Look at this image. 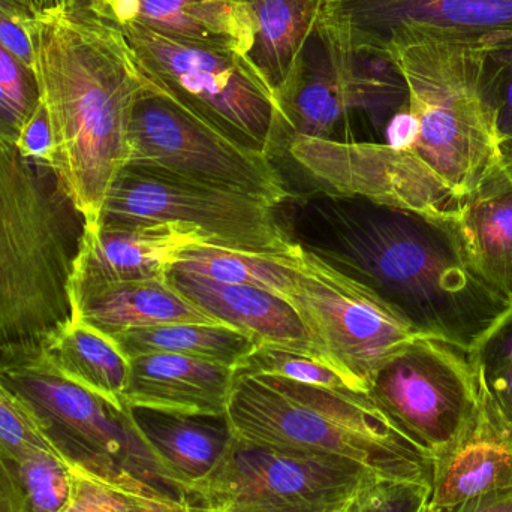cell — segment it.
<instances>
[{
	"label": "cell",
	"instance_id": "obj_1",
	"mask_svg": "<svg viewBox=\"0 0 512 512\" xmlns=\"http://www.w3.org/2000/svg\"><path fill=\"white\" fill-rule=\"evenodd\" d=\"M291 207L292 243L372 289L420 336L469 352L511 307L469 265L454 215L334 192Z\"/></svg>",
	"mask_w": 512,
	"mask_h": 512
},
{
	"label": "cell",
	"instance_id": "obj_2",
	"mask_svg": "<svg viewBox=\"0 0 512 512\" xmlns=\"http://www.w3.org/2000/svg\"><path fill=\"white\" fill-rule=\"evenodd\" d=\"M24 23L50 119L54 168L86 224H96L128 164L132 113L146 78L111 21L44 8Z\"/></svg>",
	"mask_w": 512,
	"mask_h": 512
},
{
	"label": "cell",
	"instance_id": "obj_3",
	"mask_svg": "<svg viewBox=\"0 0 512 512\" xmlns=\"http://www.w3.org/2000/svg\"><path fill=\"white\" fill-rule=\"evenodd\" d=\"M84 231L57 171L0 140V361L42 354L74 318Z\"/></svg>",
	"mask_w": 512,
	"mask_h": 512
},
{
	"label": "cell",
	"instance_id": "obj_4",
	"mask_svg": "<svg viewBox=\"0 0 512 512\" xmlns=\"http://www.w3.org/2000/svg\"><path fill=\"white\" fill-rule=\"evenodd\" d=\"M486 44L420 26L388 35L384 53L408 90L409 131L391 141L456 197L468 195L501 156L484 92Z\"/></svg>",
	"mask_w": 512,
	"mask_h": 512
},
{
	"label": "cell",
	"instance_id": "obj_5",
	"mask_svg": "<svg viewBox=\"0 0 512 512\" xmlns=\"http://www.w3.org/2000/svg\"><path fill=\"white\" fill-rule=\"evenodd\" d=\"M227 417L239 438L342 457L385 480L432 487L433 457L366 393L236 370Z\"/></svg>",
	"mask_w": 512,
	"mask_h": 512
},
{
	"label": "cell",
	"instance_id": "obj_6",
	"mask_svg": "<svg viewBox=\"0 0 512 512\" xmlns=\"http://www.w3.org/2000/svg\"><path fill=\"white\" fill-rule=\"evenodd\" d=\"M0 381L75 471L149 501L188 504L186 493L144 441L128 406L66 378L44 352L0 361Z\"/></svg>",
	"mask_w": 512,
	"mask_h": 512
},
{
	"label": "cell",
	"instance_id": "obj_7",
	"mask_svg": "<svg viewBox=\"0 0 512 512\" xmlns=\"http://www.w3.org/2000/svg\"><path fill=\"white\" fill-rule=\"evenodd\" d=\"M117 27L147 83L195 119L268 158L286 146L288 126L276 99L243 54L135 24Z\"/></svg>",
	"mask_w": 512,
	"mask_h": 512
},
{
	"label": "cell",
	"instance_id": "obj_8",
	"mask_svg": "<svg viewBox=\"0 0 512 512\" xmlns=\"http://www.w3.org/2000/svg\"><path fill=\"white\" fill-rule=\"evenodd\" d=\"M276 102L289 135L333 140L355 111L379 122L405 113L408 90L387 53L355 50L324 8Z\"/></svg>",
	"mask_w": 512,
	"mask_h": 512
},
{
	"label": "cell",
	"instance_id": "obj_9",
	"mask_svg": "<svg viewBox=\"0 0 512 512\" xmlns=\"http://www.w3.org/2000/svg\"><path fill=\"white\" fill-rule=\"evenodd\" d=\"M277 207L186 180L126 165L114 180L96 224H183L207 246L252 255H285L295 248Z\"/></svg>",
	"mask_w": 512,
	"mask_h": 512
},
{
	"label": "cell",
	"instance_id": "obj_10",
	"mask_svg": "<svg viewBox=\"0 0 512 512\" xmlns=\"http://www.w3.org/2000/svg\"><path fill=\"white\" fill-rule=\"evenodd\" d=\"M126 165L274 207L291 197L271 158L222 137L149 83L132 113Z\"/></svg>",
	"mask_w": 512,
	"mask_h": 512
},
{
	"label": "cell",
	"instance_id": "obj_11",
	"mask_svg": "<svg viewBox=\"0 0 512 512\" xmlns=\"http://www.w3.org/2000/svg\"><path fill=\"white\" fill-rule=\"evenodd\" d=\"M366 394L433 459L465 435L481 400L468 352L426 336H415L385 361Z\"/></svg>",
	"mask_w": 512,
	"mask_h": 512
},
{
	"label": "cell",
	"instance_id": "obj_12",
	"mask_svg": "<svg viewBox=\"0 0 512 512\" xmlns=\"http://www.w3.org/2000/svg\"><path fill=\"white\" fill-rule=\"evenodd\" d=\"M288 301L339 372L367 391L379 367L415 336L372 289L295 245Z\"/></svg>",
	"mask_w": 512,
	"mask_h": 512
},
{
	"label": "cell",
	"instance_id": "obj_13",
	"mask_svg": "<svg viewBox=\"0 0 512 512\" xmlns=\"http://www.w3.org/2000/svg\"><path fill=\"white\" fill-rule=\"evenodd\" d=\"M342 457L274 447L234 435L209 477L188 493L189 507H285L348 501L378 480Z\"/></svg>",
	"mask_w": 512,
	"mask_h": 512
},
{
	"label": "cell",
	"instance_id": "obj_14",
	"mask_svg": "<svg viewBox=\"0 0 512 512\" xmlns=\"http://www.w3.org/2000/svg\"><path fill=\"white\" fill-rule=\"evenodd\" d=\"M325 14L355 50L384 53L397 27L420 26L492 44L512 36V0H327Z\"/></svg>",
	"mask_w": 512,
	"mask_h": 512
},
{
	"label": "cell",
	"instance_id": "obj_15",
	"mask_svg": "<svg viewBox=\"0 0 512 512\" xmlns=\"http://www.w3.org/2000/svg\"><path fill=\"white\" fill-rule=\"evenodd\" d=\"M167 280L201 312L219 324L248 334L259 345L288 349L336 367L300 313L285 298L255 286L216 282L173 268L168 271Z\"/></svg>",
	"mask_w": 512,
	"mask_h": 512
},
{
	"label": "cell",
	"instance_id": "obj_16",
	"mask_svg": "<svg viewBox=\"0 0 512 512\" xmlns=\"http://www.w3.org/2000/svg\"><path fill=\"white\" fill-rule=\"evenodd\" d=\"M200 245L206 239L183 224H86L72 286L165 279L183 251Z\"/></svg>",
	"mask_w": 512,
	"mask_h": 512
},
{
	"label": "cell",
	"instance_id": "obj_17",
	"mask_svg": "<svg viewBox=\"0 0 512 512\" xmlns=\"http://www.w3.org/2000/svg\"><path fill=\"white\" fill-rule=\"evenodd\" d=\"M480 409L465 435L433 459L426 510H450L512 489V432L480 388Z\"/></svg>",
	"mask_w": 512,
	"mask_h": 512
},
{
	"label": "cell",
	"instance_id": "obj_18",
	"mask_svg": "<svg viewBox=\"0 0 512 512\" xmlns=\"http://www.w3.org/2000/svg\"><path fill=\"white\" fill-rule=\"evenodd\" d=\"M463 254L480 279L512 306V155H501L453 216Z\"/></svg>",
	"mask_w": 512,
	"mask_h": 512
},
{
	"label": "cell",
	"instance_id": "obj_19",
	"mask_svg": "<svg viewBox=\"0 0 512 512\" xmlns=\"http://www.w3.org/2000/svg\"><path fill=\"white\" fill-rule=\"evenodd\" d=\"M236 369L176 354L129 358L123 402L128 408L227 415Z\"/></svg>",
	"mask_w": 512,
	"mask_h": 512
},
{
	"label": "cell",
	"instance_id": "obj_20",
	"mask_svg": "<svg viewBox=\"0 0 512 512\" xmlns=\"http://www.w3.org/2000/svg\"><path fill=\"white\" fill-rule=\"evenodd\" d=\"M104 20L231 48L246 57L252 42L245 0H101Z\"/></svg>",
	"mask_w": 512,
	"mask_h": 512
},
{
	"label": "cell",
	"instance_id": "obj_21",
	"mask_svg": "<svg viewBox=\"0 0 512 512\" xmlns=\"http://www.w3.org/2000/svg\"><path fill=\"white\" fill-rule=\"evenodd\" d=\"M74 318L113 337L165 324H219L165 279L72 286ZM224 325V324H222Z\"/></svg>",
	"mask_w": 512,
	"mask_h": 512
},
{
	"label": "cell",
	"instance_id": "obj_22",
	"mask_svg": "<svg viewBox=\"0 0 512 512\" xmlns=\"http://www.w3.org/2000/svg\"><path fill=\"white\" fill-rule=\"evenodd\" d=\"M129 409L156 460L186 498L192 487L212 474L234 436L227 415Z\"/></svg>",
	"mask_w": 512,
	"mask_h": 512
},
{
	"label": "cell",
	"instance_id": "obj_23",
	"mask_svg": "<svg viewBox=\"0 0 512 512\" xmlns=\"http://www.w3.org/2000/svg\"><path fill=\"white\" fill-rule=\"evenodd\" d=\"M325 3L327 0H245L252 30L246 59L274 99L294 72Z\"/></svg>",
	"mask_w": 512,
	"mask_h": 512
},
{
	"label": "cell",
	"instance_id": "obj_24",
	"mask_svg": "<svg viewBox=\"0 0 512 512\" xmlns=\"http://www.w3.org/2000/svg\"><path fill=\"white\" fill-rule=\"evenodd\" d=\"M44 355L66 378L117 405H125L129 358L107 334L72 318L51 340Z\"/></svg>",
	"mask_w": 512,
	"mask_h": 512
},
{
	"label": "cell",
	"instance_id": "obj_25",
	"mask_svg": "<svg viewBox=\"0 0 512 512\" xmlns=\"http://www.w3.org/2000/svg\"><path fill=\"white\" fill-rule=\"evenodd\" d=\"M131 358L143 354H176L239 369L259 343L222 324H165L125 331L111 337Z\"/></svg>",
	"mask_w": 512,
	"mask_h": 512
},
{
	"label": "cell",
	"instance_id": "obj_26",
	"mask_svg": "<svg viewBox=\"0 0 512 512\" xmlns=\"http://www.w3.org/2000/svg\"><path fill=\"white\" fill-rule=\"evenodd\" d=\"M289 254H242L200 245L183 251L179 261L171 268L216 282L255 286L288 300L294 280V268Z\"/></svg>",
	"mask_w": 512,
	"mask_h": 512
},
{
	"label": "cell",
	"instance_id": "obj_27",
	"mask_svg": "<svg viewBox=\"0 0 512 512\" xmlns=\"http://www.w3.org/2000/svg\"><path fill=\"white\" fill-rule=\"evenodd\" d=\"M17 484L21 512H60L72 492V468L53 450H33L6 460Z\"/></svg>",
	"mask_w": 512,
	"mask_h": 512
},
{
	"label": "cell",
	"instance_id": "obj_28",
	"mask_svg": "<svg viewBox=\"0 0 512 512\" xmlns=\"http://www.w3.org/2000/svg\"><path fill=\"white\" fill-rule=\"evenodd\" d=\"M468 355L481 391L512 432V306Z\"/></svg>",
	"mask_w": 512,
	"mask_h": 512
},
{
	"label": "cell",
	"instance_id": "obj_29",
	"mask_svg": "<svg viewBox=\"0 0 512 512\" xmlns=\"http://www.w3.org/2000/svg\"><path fill=\"white\" fill-rule=\"evenodd\" d=\"M237 370L279 376V378L289 379V381L321 385V387L336 388V390L366 393L331 364L325 363L319 358L276 348V346L259 345Z\"/></svg>",
	"mask_w": 512,
	"mask_h": 512
},
{
	"label": "cell",
	"instance_id": "obj_30",
	"mask_svg": "<svg viewBox=\"0 0 512 512\" xmlns=\"http://www.w3.org/2000/svg\"><path fill=\"white\" fill-rule=\"evenodd\" d=\"M41 105L35 72L0 45V140L17 146Z\"/></svg>",
	"mask_w": 512,
	"mask_h": 512
},
{
	"label": "cell",
	"instance_id": "obj_31",
	"mask_svg": "<svg viewBox=\"0 0 512 512\" xmlns=\"http://www.w3.org/2000/svg\"><path fill=\"white\" fill-rule=\"evenodd\" d=\"M483 80L499 150L501 155H512V36L486 44Z\"/></svg>",
	"mask_w": 512,
	"mask_h": 512
},
{
	"label": "cell",
	"instance_id": "obj_32",
	"mask_svg": "<svg viewBox=\"0 0 512 512\" xmlns=\"http://www.w3.org/2000/svg\"><path fill=\"white\" fill-rule=\"evenodd\" d=\"M429 496L426 484L378 478L358 490L342 512H423Z\"/></svg>",
	"mask_w": 512,
	"mask_h": 512
},
{
	"label": "cell",
	"instance_id": "obj_33",
	"mask_svg": "<svg viewBox=\"0 0 512 512\" xmlns=\"http://www.w3.org/2000/svg\"><path fill=\"white\" fill-rule=\"evenodd\" d=\"M33 450L53 448L29 409L0 381V454L3 459L15 460Z\"/></svg>",
	"mask_w": 512,
	"mask_h": 512
},
{
	"label": "cell",
	"instance_id": "obj_34",
	"mask_svg": "<svg viewBox=\"0 0 512 512\" xmlns=\"http://www.w3.org/2000/svg\"><path fill=\"white\" fill-rule=\"evenodd\" d=\"M155 501L72 469V492L60 512H152Z\"/></svg>",
	"mask_w": 512,
	"mask_h": 512
},
{
	"label": "cell",
	"instance_id": "obj_35",
	"mask_svg": "<svg viewBox=\"0 0 512 512\" xmlns=\"http://www.w3.org/2000/svg\"><path fill=\"white\" fill-rule=\"evenodd\" d=\"M17 147L26 158L54 168L53 134H51L50 119L42 102L35 116L24 128Z\"/></svg>",
	"mask_w": 512,
	"mask_h": 512
},
{
	"label": "cell",
	"instance_id": "obj_36",
	"mask_svg": "<svg viewBox=\"0 0 512 512\" xmlns=\"http://www.w3.org/2000/svg\"><path fill=\"white\" fill-rule=\"evenodd\" d=\"M24 21L0 11V45L35 72V51Z\"/></svg>",
	"mask_w": 512,
	"mask_h": 512
},
{
	"label": "cell",
	"instance_id": "obj_37",
	"mask_svg": "<svg viewBox=\"0 0 512 512\" xmlns=\"http://www.w3.org/2000/svg\"><path fill=\"white\" fill-rule=\"evenodd\" d=\"M423 512H512V489L472 499L450 510L429 511L424 508Z\"/></svg>",
	"mask_w": 512,
	"mask_h": 512
},
{
	"label": "cell",
	"instance_id": "obj_38",
	"mask_svg": "<svg viewBox=\"0 0 512 512\" xmlns=\"http://www.w3.org/2000/svg\"><path fill=\"white\" fill-rule=\"evenodd\" d=\"M348 501L325 505H285V507H233V508H198L186 505V512H342Z\"/></svg>",
	"mask_w": 512,
	"mask_h": 512
},
{
	"label": "cell",
	"instance_id": "obj_39",
	"mask_svg": "<svg viewBox=\"0 0 512 512\" xmlns=\"http://www.w3.org/2000/svg\"><path fill=\"white\" fill-rule=\"evenodd\" d=\"M39 9H59L68 14L92 15L104 20L101 0H36Z\"/></svg>",
	"mask_w": 512,
	"mask_h": 512
},
{
	"label": "cell",
	"instance_id": "obj_40",
	"mask_svg": "<svg viewBox=\"0 0 512 512\" xmlns=\"http://www.w3.org/2000/svg\"><path fill=\"white\" fill-rule=\"evenodd\" d=\"M0 512H21L20 493L2 454H0Z\"/></svg>",
	"mask_w": 512,
	"mask_h": 512
},
{
	"label": "cell",
	"instance_id": "obj_41",
	"mask_svg": "<svg viewBox=\"0 0 512 512\" xmlns=\"http://www.w3.org/2000/svg\"><path fill=\"white\" fill-rule=\"evenodd\" d=\"M0 11L18 20H27L39 11V6L36 0H0Z\"/></svg>",
	"mask_w": 512,
	"mask_h": 512
},
{
	"label": "cell",
	"instance_id": "obj_42",
	"mask_svg": "<svg viewBox=\"0 0 512 512\" xmlns=\"http://www.w3.org/2000/svg\"><path fill=\"white\" fill-rule=\"evenodd\" d=\"M152 512H186V504H173V502H155Z\"/></svg>",
	"mask_w": 512,
	"mask_h": 512
}]
</instances>
